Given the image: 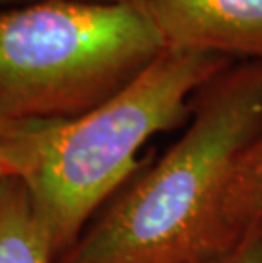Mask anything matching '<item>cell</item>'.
<instances>
[{"mask_svg":"<svg viewBox=\"0 0 262 263\" xmlns=\"http://www.w3.org/2000/svg\"><path fill=\"white\" fill-rule=\"evenodd\" d=\"M260 127L262 60L233 61L194 93L181 138L57 263H198L226 248L228 189Z\"/></svg>","mask_w":262,"mask_h":263,"instance_id":"obj_1","label":"cell"},{"mask_svg":"<svg viewBox=\"0 0 262 263\" xmlns=\"http://www.w3.org/2000/svg\"><path fill=\"white\" fill-rule=\"evenodd\" d=\"M235 60L165 49L130 85L85 114L0 124V166L24 183L57 260L138 170L150 138L184 126L199 88Z\"/></svg>","mask_w":262,"mask_h":263,"instance_id":"obj_2","label":"cell"},{"mask_svg":"<svg viewBox=\"0 0 262 263\" xmlns=\"http://www.w3.org/2000/svg\"><path fill=\"white\" fill-rule=\"evenodd\" d=\"M165 49L142 0H32L0 9V124L85 114Z\"/></svg>","mask_w":262,"mask_h":263,"instance_id":"obj_3","label":"cell"},{"mask_svg":"<svg viewBox=\"0 0 262 263\" xmlns=\"http://www.w3.org/2000/svg\"><path fill=\"white\" fill-rule=\"evenodd\" d=\"M167 49L262 60V0H142Z\"/></svg>","mask_w":262,"mask_h":263,"instance_id":"obj_4","label":"cell"},{"mask_svg":"<svg viewBox=\"0 0 262 263\" xmlns=\"http://www.w3.org/2000/svg\"><path fill=\"white\" fill-rule=\"evenodd\" d=\"M57 256L32 211L24 183L0 178V263H55Z\"/></svg>","mask_w":262,"mask_h":263,"instance_id":"obj_5","label":"cell"},{"mask_svg":"<svg viewBox=\"0 0 262 263\" xmlns=\"http://www.w3.org/2000/svg\"><path fill=\"white\" fill-rule=\"evenodd\" d=\"M226 222L233 238L262 222V127L233 172L226 197Z\"/></svg>","mask_w":262,"mask_h":263,"instance_id":"obj_6","label":"cell"},{"mask_svg":"<svg viewBox=\"0 0 262 263\" xmlns=\"http://www.w3.org/2000/svg\"><path fill=\"white\" fill-rule=\"evenodd\" d=\"M198 263H262V222L249 226L232 245Z\"/></svg>","mask_w":262,"mask_h":263,"instance_id":"obj_7","label":"cell"},{"mask_svg":"<svg viewBox=\"0 0 262 263\" xmlns=\"http://www.w3.org/2000/svg\"><path fill=\"white\" fill-rule=\"evenodd\" d=\"M27 2H32V0H0V9L14 7V5H22V4H27Z\"/></svg>","mask_w":262,"mask_h":263,"instance_id":"obj_8","label":"cell"},{"mask_svg":"<svg viewBox=\"0 0 262 263\" xmlns=\"http://www.w3.org/2000/svg\"><path fill=\"white\" fill-rule=\"evenodd\" d=\"M79 2H94V4H123V2H140V0H79Z\"/></svg>","mask_w":262,"mask_h":263,"instance_id":"obj_9","label":"cell"},{"mask_svg":"<svg viewBox=\"0 0 262 263\" xmlns=\"http://www.w3.org/2000/svg\"><path fill=\"white\" fill-rule=\"evenodd\" d=\"M2 177H5V175H4V172H2V166H0V178H2Z\"/></svg>","mask_w":262,"mask_h":263,"instance_id":"obj_10","label":"cell"}]
</instances>
